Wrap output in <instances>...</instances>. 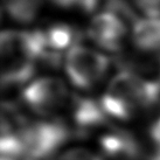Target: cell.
Masks as SVG:
<instances>
[{
    "mask_svg": "<svg viewBox=\"0 0 160 160\" xmlns=\"http://www.w3.org/2000/svg\"><path fill=\"white\" fill-rule=\"evenodd\" d=\"M43 50L40 31H4L0 39L2 89L28 84L34 76Z\"/></svg>",
    "mask_w": 160,
    "mask_h": 160,
    "instance_id": "1",
    "label": "cell"
},
{
    "mask_svg": "<svg viewBox=\"0 0 160 160\" xmlns=\"http://www.w3.org/2000/svg\"><path fill=\"white\" fill-rule=\"evenodd\" d=\"M160 90L132 72L120 70L112 77L99 99L104 112L117 122H130L156 105Z\"/></svg>",
    "mask_w": 160,
    "mask_h": 160,
    "instance_id": "2",
    "label": "cell"
},
{
    "mask_svg": "<svg viewBox=\"0 0 160 160\" xmlns=\"http://www.w3.org/2000/svg\"><path fill=\"white\" fill-rule=\"evenodd\" d=\"M72 137L58 117L29 122L22 134V151L31 160H48Z\"/></svg>",
    "mask_w": 160,
    "mask_h": 160,
    "instance_id": "3",
    "label": "cell"
},
{
    "mask_svg": "<svg viewBox=\"0 0 160 160\" xmlns=\"http://www.w3.org/2000/svg\"><path fill=\"white\" fill-rule=\"evenodd\" d=\"M70 95L61 78L43 76L31 81L23 88L21 99L32 112L41 118H55L66 109Z\"/></svg>",
    "mask_w": 160,
    "mask_h": 160,
    "instance_id": "4",
    "label": "cell"
},
{
    "mask_svg": "<svg viewBox=\"0 0 160 160\" xmlns=\"http://www.w3.org/2000/svg\"><path fill=\"white\" fill-rule=\"evenodd\" d=\"M110 68V60L95 49L77 45L64 56V69L72 85L90 90L98 85Z\"/></svg>",
    "mask_w": 160,
    "mask_h": 160,
    "instance_id": "5",
    "label": "cell"
},
{
    "mask_svg": "<svg viewBox=\"0 0 160 160\" xmlns=\"http://www.w3.org/2000/svg\"><path fill=\"white\" fill-rule=\"evenodd\" d=\"M58 118L66 124L72 137H89L109 126V117L101 102L81 95L71 93L67 107Z\"/></svg>",
    "mask_w": 160,
    "mask_h": 160,
    "instance_id": "6",
    "label": "cell"
},
{
    "mask_svg": "<svg viewBox=\"0 0 160 160\" xmlns=\"http://www.w3.org/2000/svg\"><path fill=\"white\" fill-rule=\"evenodd\" d=\"M87 35L99 48L110 53H118L124 47L128 23L118 15L104 11L90 21Z\"/></svg>",
    "mask_w": 160,
    "mask_h": 160,
    "instance_id": "7",
    "label": "cell"
},
{
    "mask_svg": "<svg viewBox=\"0 0 160 160\" xmlns=\"http://www.w3.org/2000/svg\"><path fill=\"white\" fill-rule=\"evenodd\" d=\"M39 29L43 41L42 53L54 52L63 55V52L66 49H70L77 46L78 42L83 39V34L81 33L80 29L68 23H53L46 28H39Z\"/></svg>",
    "mask_w": 160,
    "mask_h": 160,
    "instance_id": "8",
    "label": "cell"
},
{
    "mask_svg": "<svg viewBox=\"0 0 160 160\" xmlns=\"http://www.w3.org/2000/svg\"><path fill=\"white\" fill-rule=\"evenodd\" d=\"M132 42L142 53H160V17L138 19L132 26Z\"/></svg>",
    "mask_w": 160,
    "mask_h": 160,
    "instance_id": "9",
    "label": "cell"
},
{
    "mask_svg": "<svg viewBox=\"0 0 160 160\" xmlns=\"http://www.w3.org/2000/svg\"><path fill=\"white\" fill-rule=\"evenodd\" d=\"M4 6L9 18L20 23L34 21L41 7V0H4Z\"/></svg>",
    "mask_w": 160,
    "mask_h": 160,
    "instance_id": "10",
    "label": "cell"
},
{
    "mask_svg": "<svg viewBox=\"0 0 160 160\" xmlns=\"http://www.w3.org/2000/svg\"><path fill=\"white\" fill-rule=\"evenodd\" d=\"M58 160H104V158L84 147H74L63 152Z\"/></svg>",
    "mask_w": 160,
    "mask_h": 160,
    "instance_id": "11",
    "label": "cell"
},
{
    "mask_svg": "<svg viewBox=\"0 0 160 160\" xmlns=\"http://www.w3.org/2000/svg\"><path fill=\"white\" fill-rule=\"evenodd\" d=\"M133 2L148 18L160 17V0H133Z\"/></svg>",
    "mask_w": 160,
    "mask_h": 160,
    "instance_id": "12",
    "label": "cell"
},
{
    "mask_svg": "<svg viewBox=\"0 0 160 160\" xmlns=\"http://www.w3.org/2000/svg\"><path fill=\"white\" fill-rule=\"evenodd\" d=\"M154 107H156V116H154V120L150 125L148 133L152 142L154 145H158L160 144V95Z\"/></svg>",
    "mask_w": 160,
    "mask_h": 160,
    "instance_id": "13",
    "label": "cell"
},
{
    "mask_svg": "<svg viewBox=\"0 0 160 160\" xmlns=\"http://www.w3.org/2000/svg\"><path fill=\"white\" fill-rule=\"evenodd\" d=\"M99 2H101V0H78L76 8L82 11L83 13L89 14L96 11Z\"/></svg>",
    "mask_w": 160,
    "mask_h": 160,
    "instance_id": "14",
    "label": "cell"
},
{
    "mask_svg": "<svg viewBox=\"0 0 160 160\" xmlns=\"http://www.w3.org/2000/svg\"><path fill=\"white\" fill-rule=\"evenodd\" d=\"M54 5L62 8H70V7H76L78 0H50Z\"/></svg>",
    "mask_w": 160,
    "mask_h": 160,
    "instance_id": "15",
    "label": "cell"
}]
</instances>
